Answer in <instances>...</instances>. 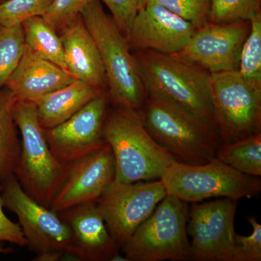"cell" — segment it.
<instances>
[{
    "label": "cell",
    "instance_id": "cell-1",
    "mask_svg": "<svg viewBox=\"0 0 261 261\" xmlns=\"http://www.w3.org/2000/svg\"><path fill=\"white\" fill-rule=\"evenodd\" d=\"M137 112L149 135L176 162L204 164L223 144L216 126L161 98L147 95Z\"/></svg>",
    "mask_w": 261,
    "mask_h": 261
},
{
    "label": "cell",
    "instance_id": "cell-2",
    "mask_svg": "<svg viewBox=\"0 0 261 261\" xmlns=\"http://www.w3.org/2000/svg\"><path fill=\"white\" fill-rule=\"evenodd\" d=\"M135 58L147 95L172 102L216 126L209 72L176 55L149 49L140 50Z\"/></svg>",
    "mask_w": 261,
    "mask_h": 261
},
{
    "label": "cell",
    "instance_id": "cell-3",
    "mask_svg": "<svg viewBox=\"0 0 261 261\" xmlns=\"http://www.w3.org/2000/svg\"><path fill=\"white\" fill-rule=\"evenodd\" d=\"M81 16L97 46L113 106L138 111L147 94L126 37L99 0L91 1Z\"/></svg>",
    "mask_w": 261,
    "mask_h": 261
},
{
    "label": "cell",
    "instance_id": "cell-4",
    "mask_svg": "<svg viewBox=\"0 0 261 261\" xmlns=\"http://www.w3.org/2000/svg\"><path fill=\"white\" fill-rule=\"evenodd\" d=\"M102 137L114 156L116 181L134 183L161 179L174 161L149 135L133 110L114 107L107 112Z\"/></svg>",
    "mask_w": 261,
    "mask_h": 261
},
{
    "label": "cell",
    "instance_id": "cell-5",
    "mask_svg": "<svg viewBox=\"0 0 261 261\" xmlns=\"http://www.w3.org/2000/svg\"><path fill=\"white\" fill-rule=\"evenodd\" d=\"M13 115L21 135L15 178L25 193L49 207L64 179L66 166L56 159L48 145L35 103L15 101Z\"/></svg>",
    "mask_w": 261,
    "mask_h": 261
},
{
    "label": "cell",
    "instance_id": "cell-6",
    "mask_svg": "<svg viewBox=\"0 0 261 261\" xmlns=\"http://www.w3.org/2000/svg\"><path fill=\"white\" fill-rule=\"evenodd\" d=\"M161 181L167 195L187 203L221 197L238 201L255 197L261 192L260 178L239 172L216 158L201 165L173 161Z\"/></svg>",
    "mask_w": 261,
    "mask_h": 261
},
{
    "label": "cell",
    "instance_id": "cell-7",
    "mask_svg": "<svg viewBox=\"0 0 261 261\" xmlns=\"http://www.w3.org/2000/svg\"><path fill=\"white\" fill-rule=\"evenodd\" d=\"M188 203L166 197L121 247L128 261L190 260Z\"/></svg>",
    "mask_w": 261,
    "mask_h": 261
},
{
    "label": "cell",
    "instance_id": "cell-8",
    "mask_svg": "<svg viewBox=\"0 0 261 261\" xmlns=\"http://www.w3.org/2000/svg\"><path fill=\"white\" fill-rule=\"evenodd\" d=\"M4 207L16 215L27 245L37 261H56L71 252L72 235L59 214L25 193L15 176L2 187Z\"/></svg>",
    "mask_w": 261,
    "mask_h": 261
},
{
    "label": "cell",
    "instance_id": "cell-9",
    "mask_svg": "<svg viewBox=\"0 0 261 261\" xmlns=\"http://www.w3.org/2000/svg\"><path fill=\"white\" fill-rule=\"evenodd\" d=\"M215 123L223 144L260 132L261 85L248 82L239 70L211 73Z\"/></svg>",
    "mask_w": 261,
    "mask_h": 261
},
{
    "label": "cell",
    "instance_id": "cell-10",
    "mask_svg": "<svg viewBox=\"0 0 261 261\" xmlns=\"http://www.w3.org/2000/svg\"><path fill=\"white\" fill-rule=\"evenodd\" d=\"M161 179L124 183L114 180L97 200L108 230L122 247L166 197Z\"/></svg>",
    "mask_w": 261,
    "mask_h": 261
},
{
    "label": "cell",
    "instance_id": "cell-11",
    "mask_svg": "<svg viewBox=\"0 0 261 261\" xmlns=\"http://www.w3.org/2000/svg\"><path fill=\"white\" fill-rule=\"evenodd\" d=\"M237 202L221 197L195 202L189 211L190 260L233 261Z\"/></svg>",
    "mask_w": 261,
    "mask_h": 261
},
{
    "label": "cell",
    "instance_id": "cell-12",
    "mask_svg": "<svg viewBox=\"0 0 261 261\" xmlns=\"http://www.w3.org/2000/svg\"><path fill=\"white\" fill-rule=\"evenodd\" d=\"M108 112V97L102 92L61 124L44 129L56 159L64 166L106 145L102 127Z\"/></svg>",
    "mask_w": 261,
    "mask_h": 261
},
{
    "label": "cell",
    "instance_id": "cell-13",
    "mask_svg": "<svg viewBox=\"0 0 261 261\" xmlns=\"http://www.w3.org/2000/svg\"><path fill=\"white\" fill-rule=\"evenodd\" d=\"M250 30V21L228 24L207 22L196 29L176 56L210 73L239 70L240 55Z\"/></svg>",
    "mask_w": 261,
    "mask_h": 261
},
{
    "label": "cell",
    "instance_id": "cell-14",
    "mask_svg": "<svg viewBox=\"0 0 261 261\" xmlns=\"http://www.w3.org/2000/svg\"><path fill=\"white\" fill-rule=\"evenodd\" d=\"M116 163L108 144L66 166L64 179L49 208L59 213L97 201L115 180Z\"/></svg>",
    "mask_w": 261,
    "mask_h": 261
},
{
    "label": "cell",
    "instance_id": "cell-15",
    "mask_svg": "<svg viewBox=\"0 0 261 261\" xmlns=\"http://www.w3.org/2000/svg\"><path fill=\"white\" fill-rule=\"evenodd\" d=\"M196 29L161 5L147 3L139 8L126 39L130 46L140 50L174 55L186 46Z\"/></svg>",
    "mask_w": 261,
    "mask_h": 261
},
{
    "label": "cell",
    "instance_id": "cell-16",
    "mask_svg": "<svg viewBox=\"0 0 261 261\" xmlns=\"http://www.w3.org/2000/svg\"><path fill=\"white\" fill-rule=\"evenodd\" d=\"M72 235L70 255L82 261H112L121 247L115 241L97 201L84 202L58 213Z\"/></svg>",
    "mask_w": 261,
    "mask_h": 261
},
{
    "label": "cell",
    "instance_id": "cell-17",
    "mask_svg": "<svg viewBox=\"0 0 261 261\" xmlns=\"http://www.w3.org/2000/svg\"><path fill=\"white\" fill-rule=\"evenodd\" d=\"M75 80L68 72L37 56L25 46L21 60L5 87L16 100L34 102Z\"/></svg>",
    "mask_w": 261,
    "mask_h": 261
},
{
    "label": "cell",
    "instance_id": "cell-18",
    "mask_svg": "<svg viewBox=\"0 0 261 261\" xmlns=\"http://www.w3.org/2000/svg\"><path fill=\"white\" fill-rule=\"evenodd\" d=\"M60 34L67 71L75 80L104 89L107 82L102 61L81 14Z\"/></svg>",
    "mask_w": 261,
    "mask_h": 261
},
{
    "label": "cell",
    "instance_id": "cell-19",
    "mask_svg": "<svg viewBox=\"0 0 261 261\" xmlns=\"http://www.w3.org/2000/svg\"><path fill=\"white\" fill-rule=\"evenodd\" d=\"M102 92L103 89L75 80L38 98L34 102L41 126L46 130L61 124Z\"/></svg>",
    "mask_w": 261,
    "mask_h": 261
},
{
    "label": "cell",
    "instance_id": "cell-20",
    "mask_svg": "<svg viewBox=\"0 0 261 261\" xmlns=\"http://www.w3.org/2000/svg\"><path fill=\"white\" fill-rule=\"evenodd\" d=\"M16 99L6 87L0 90V186L15 176L21 143L13 108Z\"/></svg>",
    "mask_w": 261,
    "mask_h": 261
},
{
    "label": "cell",
    "instance_id": "cell-21",
    "mask_svg": "<svg viewBox=\"0 0 261 261\" xmlns=\"http://www.w3.org/2000/svg\"><path fill=\"white\" fill-rule=\"evenodd\" d=\"M21 25L25 46L37 56L68 72L63 44L56 29L42 16L27 19Z\"/></svg>",
    "mask_w": 261,
    "mask_h": 261
},
{
    "label": "cell",
    "instance_id": "cell-22",
    "mask_svg": "<svg viewBox=\"0 0 261 261\" xmlns=\"http://www.w3.org/2000/svg\"><path fill=\"white\" fill-rule=\"evenodd\" d=\"M216 158L249 176H261V132L236 142L222 144Z\"/></svg>",
    "mask_w": 261,
    "mask_h": 261
},
{
    "label": "cell",
    "instance_id": "cell-23",
    "mask_svg": "<svg viewBox=\"0 0 261 261\" xmlns=\"http://www.w3.org/2000/svg\"><path fill=\"white\" fill-rule=\"evenodd\" d=\"M25 46L21 24L12 27L0 25V90L4 88L20 63Z\"/></svg>",
    "mask_w": 261,
    "mask_h": 261
},
{
    "label": "cell",
    "instance_id": "cell-24",
    "mask_svg": "<svg viewBox=\"0 0 261 261\" xmlns=\"http://www.w3.org/2000/svg\"><path fill=\"white\" fill-rule=\"evenodd\" d=\"M250 21V30L242 48L239 72L245 80L261 85V13Z\"/></svg>",
    "mask_w": 261,
    "mask_h": 261
},
{
    "label": "cell",
    "instance_id": "cell-25",
    "mask_svg": "<svg viewBox=\"0 0 261 261\" xmlns=\"http://www.w3.org/2000/svg\"><path fill=\"white\" fill-rule=\"evenodd\" d=\"M261 0H210L208 22L228 24L250 21L261 13Z\"/></svg>",
    "mask_w": 261,
    "mask_h": 261
},
{
    "label": "cell",
    "instance_id": "cell-26",
    "mask_svg": "<svg viewBox=\"0 0 261 261\" xmlns=\"http://www.w3.org/2000/svg\"><path fill=\"white\" fill-rule=\"evenodd\" d=\"M54 0H7L0 4V25L22 24L27 19L42 16Z\"/></svg>",
    "mask_w": 261,
    "mask_h": 261
},
{
    "label": "cell",
    "instance_id": "cell-27",
    "mask_svg": "<svg viewBox=\"0 0 261 261\" xmlns=\"http://www.w3.org/2000/svg\"><path fill=\"white\" fill-rule=\"evenodd\" d=\"M147 3L161 5L188 20L197 29L208 22L210 0H140V8Z\"/></svg>",
    "mask_w": 261,
    "mask_h": 261
},
{
    "label": "cell",
    "instance_id": "cell-28",
    "mask_svg": "<svg viewBox=\"0 0 261 261\" xmlns=\"http://www.w3.org/2000/svg\"><path fill=\"white\" fill-rule=\"evenodd\" d=\"M92 0H54L43 18L58 33H61L80 15L81 12Z\"/></svg>",
    "mask_w": 261,
    "mask_h": 261
},
{
    "label": "cell",
    "instance_id": "cell-29",
    "mask_svg": "<svg viewBox=\"0 0 261 261\" xmlns=\"http://www.w3.org/2000/svg\"><path fill=\"white\" fill-rule=\"evenodd\" d=\"M252 226V232L249 236L235 234V247L233 261L261 260V224L254 216L247 218Z\"/></svg>",
    "mask_w": 261,
    "mask_h": 261
},
{
    "label": "cell",
    "instance_id": "cell-30",
    "mask_svg": "<svg viewBox=\"0 0 261 261\" xmlns=\"http://www.w3.org/2000/svg\"><path fill=\"white\" fill-rule=\"evenodd\" d=\"M104 3L111 13L125 37H127L130 24L139 8L140 0H99Z\"/></svg>",
    "mask_w": 261,
    "mask_h": 261
},
{
    "label": "cell",
    "instance_id": "cell-31",
    "mask_svg": "<svg viewBox=\"0 0 261 261\" xmlns=\"http://www.w3.org/2000/svg\"><path fill=\"white\" fill-rule=\"evenodd\" d=\"M1 190L0 186V242H8L20 247L27 246V240L20 225L11 221L3 211L5 207L1 197Z\"/></svg>",
    "mask_w": 261,
    "mask_h": 261
},
{
    "label": "cell",
    "instance_id": "cell-32",
    "mask_svg": "<svg viewBox=\"0 0 261 261\" xmlns=\"http://www.w3.org/2000/svg\"><path fill=\"white\" fill-rule=\"evenodd\" d=\"M13 251L12 249L3 248V247L0 245V253H9Z\"/></svg>",
    "mask_w": 261,
    "mask_h": 261
},
{
    "label": "cell",
    "instance_id": "cell-33",
    "mask_svg": "<svg viewBox=\"0 0 261 261\" xmlns=\"http://www.w3.org/2000/svg\"><path fill=\"white\" fill-rule=\"evenodd\" d=\"M5 1H7V0H0V4H2V3H4Z\"/></svg>",
    "mask_w": 261,
    "mask_h": 261
}]
</instances>
